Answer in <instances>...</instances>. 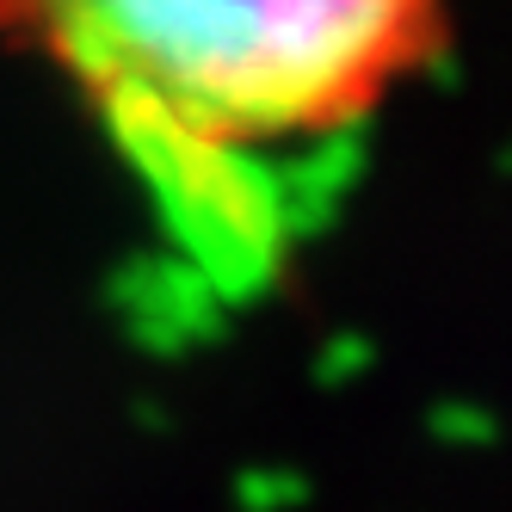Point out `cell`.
I'll list each match as a JSON object with an SVG mask.
<instances>
[{
	"label": "cell",
	"instance_id": "cell-1",
	"mask_svg": "<svg viewBox=\"0 0 512 512\" xmlns=\"http://www.w3.org/2000/svg\"><path fill=\"white\" fill-rule=\"evenodd\" d=\"M445 44L451 0H0V50L50 68L161 235L229 290L297 260Z\"/></svg>",
	"mask_w": 512,
	"mask_h": 512
}]
</instances>
